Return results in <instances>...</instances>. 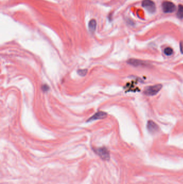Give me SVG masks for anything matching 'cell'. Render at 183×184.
<instances>
[{
  "label": "cell",
  "instance_id": "3957f363",
  "mask_svg": "<svg viewBox=\"0 0 183 184\" xmlns=\"http://www.w3.org/2000/svg\"><path fill=\"white\" fill-rule=\"evenodd\" d=\"M142 6L150 13H154L155 12V4L151 0H144L142 3Z\"/></svg>",
  "mask_w": 183,
  "mask_h": 184
},
{
  "label": "cell",
  "instance_id": "8992f818",
  "mask_svg": "<svg viewBox=\"0 0 183 184\" xmlns=\"http://www.w3.org/2000/svg\"><path fill=\"white\" fill-rule=\"evenodd\" d=\"M106 116H107V114L106 113L103 112V111H99V112L96 113L95 115H93L92 117H91L90 119L88 120V122L104 119V118L106 117Z\"/></svg>",
  "mask_w": 183,
  "mask_h": 184
},
{
  "label": "cell",
  "instance_id": "ba28073f",
  "mask_svg": "<svg viewBox=\"0 0 183 184\" xmlns=\"http://www.w3.org/2000/svg\"><path fill=\"white\" fill-rule=\"evenodd\" d=\"M97 22L95 19H91L89 23V29L91 32H94L96 29Z\"/></svg>",
  "mask_w": 183,
  "mask_h": 184
},
{
  "label": "cell",
  "instance_id": "30bf717a",
  "mask_svg": "<svg viewBox=\"0 0 183 184\" xmlns=\"http://www.w3.org/2000/svg\"><path fill=\"white\" fill-rule=\"evenodd\" d=\"M173 50L171 47H167L164 49V53L167 56H171L173 53Z\"/></svg>",
  "mask_w": 183,
  "mask_h": 184
},
{
  "label": "cell",
  "instance_id": "4fadbf2b",
  "mask_svg": "<svg viewBox=\"0 0 183 184\" xmlns=\"http://www.w3.org/2000/svg\"><path fill=\"white\" fill-rule=\"evenodd\" d=\"M180 49L181 53L183 54V41H181L180 43Z\"/></svg>",
  "mask_w": 183,
  "mask_h": 184
},
{
  "label": "cell",
  "instance_id": "9c48e42d",
  "mask_svg": "<svg viewBox=\"0 0 183 184\" xmlns=\"http://www.w3.org/2000/svg\"><path fill=\"white\" fill-rule=\"evenodd\" d=\"M177 16L179 18H183V6L179 5L178 6Z\"/></svg>",
  "mask_w": 183,
  "mask_h": 184
},
{
  "label": "cell",
  "instance_id": "277c9868",
  "mask_svg": "<svg viewBox=\"0 0 183 184\" xmlns=\"http://www.w3.org/2000/svg\"><path fill=\"white\" fill-rule=\"evenodd\" d=\"M176 6L172 2L165 1L162 3V9L165 13H172L176 10Z\"/></svg>",
  "mask_w": 183,
  "mask_h": 184
},
{
  "label": "cell",
  "instance_id": "8fae6325",
  "mask_svg": "<svg viewBox=\"0 0 183 184\" xmlns=\"http://www.w3.org/2000/svg\"><path fill=\"white\" fill-rule=\"evenodd\" d=\"M87 72H88V70L86 69H83L78 70L77 73L79 74L80 76H84L86 75Z\"/></svg>",
  "mask_w": 183,
  "mask_h": 184
},
{
  "label": "cell",
  "instance_id": "7a4b0ae2",
  "mask_svg": "<svg viewBox=\"0 0 183 184\" xmlns=\"http://www.w3.org/2000/svg\"><path fill=\"white\" fill-rule=\"evenodd\" d=\"M94 151L103 159L108 161V160L110 159V152L106 148H99L96 149Z\"/></svg>",
  "mask_w": 183,
  "mask_h": 184
},
{
  "label": "cell",
  "instance_id": "52a82bcc",
  "mask_svg": "<svg viewBox=\"0 0 183 184\" xmlns=\"http://www.w3.org/2000/svg\"><path fill=\"white\" fill-rule=\"evenodd\" d=\"M127 63L131 65L132 66H145L147 65V63L143 61H142L141 60H138V59H131L128 60Z\"/></svg>",
  "mask_w": 183,
  "mask_h": 184
},
{
  "label": "cell",
  "instance_id": "5b68a950",
  "mask_svg": "<svg viewBox=\"0 0 183 184\" xmlns=\"http://www.w3.org/2000/svg\"><path fill=\"white\" fill-rule=\"evenodd\" d=\"M147 129L150 133H154L158 130V126L154 121H149L147 123Z\"/></svg>",
  "mask_w": 183,
  "mask_h": 184
},
{
  "label": "cell",
  "instance_id": "7c38bea8",
  "mask_svg": "<svg viewBox=\"0 0 183 184\" xmlns=\"http://www.w3.org/2000/svg\"><path fill=\"white\" fill-rule=\"evenodd\" d=\"M43 91L44 92H47L49 89V87L47 85H43L42 87Z\"/></svg>",
  "mask_w": 183,
  "mask_h": 184
},
{
  "label": "cell",
  "instance_id": "6da1fadb",
  "mask_svg": "<svg viewBox=\"0 0 183 184\" xmlns=\"http://www.w3.org/2000/svg\"><path fill=\"white\" fill-rule=\"evenodd\" d=\"M162 87V86L161 84L156 85H154V86H148L145 88L144 93L147 95H155L157 93H158V92L161 90Z\"/></svg>",
  "mask_w": 183,
  "mask_h": 184
}]
</instances>
